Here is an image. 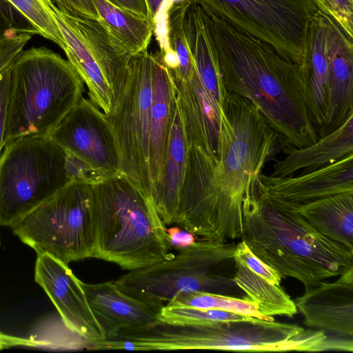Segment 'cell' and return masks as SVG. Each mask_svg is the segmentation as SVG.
<instances>
[{
  "label": "cell",
  "mask_w": 353,
  "mask_h": 353,
  "mask_svg": "<svg viewBox=\"0 0 353 353\" xmlns=\"http://www.w3.org/2000/svg\"><path fill=\"white\" fill-rule=\"evenodd\" d=\"M202 8L227 91L256 106L281 146L304 148L316 142L301 65L285 59L269 43Z\"/></svg>",
  "instance_id": "cell-1"
},
{
  "label": "cell",
  "mask_w": 353,
  "mask_h": 353,
  "mask_svg": "<svg viewBox=\"0 0 353 353\" xmlns=\"http://www.w3.org/2000/svg\"><path fill=\"white\" fill-rule=\"evenodd\" d=\"M241 239L281 279H297L305 291L353 268V249L323 236L292 203L259 187L243 201Z\"/></svg>",
  "instance_id": "cell-2"
},
{
  "label": "cell",
  "mask_w": 353,
  "mask_h": 353,
  "mask_svg": "<svg viewBox=\"0 0 353 353\" xmlns=\"http://www.w3.org/2000/svg\"><path fill=\"white\" fill-rule=\"evenodd\" d=\"M279 137L248 99L227 91L221 109L218 158L210 173L221 242L241 238L244 200L258 190L263 166Z\"/></svg>",
  "instance_id": "cell-3"
},
{
  "label": "cell",
  "mask_w": 353,
  "mask_h": 353,
  "mask_svg": "<svg viewBox=\"0 0 353 353\" xmlns=\"http://www.w3.org/2000/svg\"><path fill=\"white\" fill-rule=\"evenodd\" d=\"M94 258L132 271L172 256L165 224L152 200L122 174L92 185Z\"/></svg>",
  "instance_id": "cell-4"
},
{
  "label": "cell",
  "mask_w": 353,
  "mask_h": 353,
  "mask_svg": "<svg viewBox=\"0 0 353 353\" xmlns=\"http://www.w3.org/2000/svg\"><path fill=\"white\" fill-rule=\"evenodd\" d=\"M84 90L74 68L59 54L45 46L23 50L11 65L5 144L48 136Z\"/></svg>",
  "instance_id": "cell-5"
},
{
  "label": "cell",
  "mask_w": 353,
  "mask_h": 353,
  "mask_svg": "<svg viewBox=\"0 0 353 353\" xmlns=\"http://www.w3.org/2000/svg\"><path fill=\"white\" fill-rule=\"evenodd\" d=\"M128 350H225L249 352L323 351V331L250 317L205 324L158 322L122 335Z\"/></svg>",
  "instance_id": "cell-6"
},
{
  "label": "cell",
  "mask_w": 353,
  "mask_h": 353,
  "mask_svg": "<svg viewBox=\"0 0 353 353\" xmlns=\"http://www.w3.org/2000/svg\"><path fill=\"white\" fill-rule=\"evenodd\" d=\"M235 248L234 243L201 239L161 262L129 271L114 282L132 297L160 307L180 293L244 298L233 280Z\"/></svg>",
  "instance_id": "cell-7"
},
{
  "label": "cell",
  "mask_w": 353,
  "mask_h": 353,
  "mask_svg": "<svg viewBox=\"0 0 353 353\" xmlns=\"http://www.w3.org/2000/svg\"><path fill=\"white\" fill-rule=\"evenodd\" d=\"M92 185L69 181L12 226L13 232L37 255L47 254L68 265L94 258Z\"/></svg>",
  "instance_id": "cell-8"
},
{
  "label": "cell",
  "mask_w": 353,
  "mask_h": 353,
  "mask_svg": "<svg viewBox=\"0 0 353 353\" xmlns=\"http://www.w3.org/2000/svg\"><path fill=\"white\" fill-rule=\"evenodd\" d=\"M65 151L48 136L6 143L0 155V225L12 227L69 182Z\"/></svg>",
  "instance_id": "cell-9"
},
{
  "label": "cell",
  "mask_w": 353,
  "mask_h": 353,
  "mask_svg": "<svg viewBox=\"0 0 353 353\" xmlns=\"http://www.w3.org/2000/svg\"><path fill=\"white\" fill-rule=\"evenodd\" d=\"M152 101V55L145 50L132 56L126 83L113 110L106 116L118 147L119 173L152 201L150 161Z\"/></svg>",
  "instance_id": "cell-10"
},
{
  "label": "cell",
  "mask_w": 353,
  "mask_h": 353,
  "mask_svg": "<svg viewBox=\"0 0 353 353\" xmlns=\"http://www.w3.org/2000/svg\"><path fill=\"white\" fill-rule=\"evenodd\" d=\"M198 3L299 65L303 61L309 23L319 10L312 0H198Z\"/></svg>",
  "instance_id": "cell-11"
},
{
  "label": "cell",
  "mask_w": 353,
  "mask_h": 353,
  "mask_svg": "<svg viewBox=\"0 0 353 353\" xmlns=\"http://www.w3.org/2000/svg\"><path fill=\"white\" fill-rule=\"evenodd\" d=\"M48 137L105 176L119 173V154L106 114L82 98Z\"/></svg>",
  "instance_id": "cell-12"
},
{
  "label": "cell",
  "mask_w": 353,
  "mask_h": 353,
  "mask_svg": "<svg viewBox=\"0 0 353 353\" xmlns=\"http://www.w3.org/2000/svg\"><path fill=\"white\" fill-rule=\"evenodd\" d=\"M35 281L44 290L65 324L92 343L106 339L88 303L81 281L68 264L47 254H38Z\"/></svg>",
  "instance_id": "cell-13"
},
{
  "label": "cell",
  "mask_w": 353,
  "mask_h": 353,
  "mask_svg": "<svg viewBox=\"0 0 353 353\" xmlns=\"http://www.w3.org/2000/svg\"><path fill=\"white\" fill-rule=\"evenodd\" d=\"M293 301L305 325L352 337L353 268L334 282L321 281Z\"/></svg>",
  "instance_id": "cell-14"
},
{
  "label": "cell",
  "mask_w": 353,
  "mask_h": 353,
  "mask_svg": "<svg viewBox=\"0 0 353 353\" xmlns=\"http://www.w3.org/2000/svg\"><path fill=\"white\" fill-rule=\"evenodd\" d=\"M258 187L270 196L293 204L353 192V154L297 176L261 174Z\"/></svg>",
  "instance_id": "cell-15"
},
{
  "label": "cell",
  "mask_w": 353,
  "mask_h": 353,
  "mask_svg": "<svg viewBox=\"0 0 353 353\" xmlns=\"http://www.w3.org/2000/svg\"><path fill=\"white\" fill-rule=\"evenodd\" d=\"M234 258L233 280L261 314L273 318L297 314L294 301L280 285V275L256 256L243 240L236 244Z\"/></svg>",
  "instance_id": "cell-16"
},
{
  "label": "cell",
  "mask_w": 353,
  "mask_h": 353,
  "mask_svg": "<svg viewBox=\"0 0 353 353\" xmlns=\"http://www.w3.org/2000/svg\"><path fill=\"white\" fill-rule=\"evenodd\" d=\"M170 75L189 145L218 158L222 106L204 87L196 68L186 80Z\"/></svg>",
  "instance_id": "cell-17"
},
{
  "label": "cell",
  "mask_w": 353,
  "mask_h": 353,
  "mask_svg": "<svg viewBox=\"0 0 353 353\" xmlns=\"http://www.w3.org/2000/svg\"><path fill=\"white\" fill-rule=\"evenodd\" d=\"M81 284L106 339H112L122 331L146 327L159 322L161 307L132 297L114 281Z\"/></svg>",
  "instance_id": "cell-18"
},
{
  "label": "cell",
  "mask_w": 353,
  "mask_h": 353,
  "mask_svg": "<svg viewBox=\"0 0 353 353\" xmlns=\"http://www.w3.org/2000/svg\"><path fill=\"white\" fill-rule=\"evenodd\" d=\"M331 17L319 10L308 26L301 65L305 83L307 110L319 139L322 137L328 105L329 27Z\"/></svg>",
  "instance_id": "cell-19"
},
{
  "label": "cell",
  "mask_w": 353,
  "mask_h": 353,
  "mask_svg": "<svg viewBox=\"0 0 353 353\" xmlns=\"http://www.w3.org/2000/svg\"><path fill=\"white\" fill-rule=\"evenodd\" d=\"M353 114V38L331 17L329 27L328 105L324 137Z\"/></svg>",
  "instance_id": "cell-20"
},
{
  "label": "cell",
  "mask_w": 353,
  "mask_h": 353,
  "mask_svg": "<svg viewBox=\"0 0 353 353\" xmlns=\"http://www.w3.org/2000/svg\"><path fill=\"white\" fill-rule=\"evenodd\" d=\"M188 150L183 117L176 97L164 164L152 194L153 203L164 224L172 223L178 210Z\"/></svg>",
  "instance_id": "cell-21"
},
{
  "label": "cell",
  "mask_w": 353,
  "mask_h": 353,
  "mask_svg": "<svg viewBox=\"0 0 353 353\" xmlns=\"http://www.w3.org/2000/svg\"><path fill=\"white\" fill-rule=\"evenodd\" d=\"M58 26L65 43L63 50L68 61L88 88L90 100L105 114L112 112L116 100L103 73L80 37L67 14V9L58 7L52 0H43Z\"/></svg>",
  "instance_id": "cell-22"
},
{
  "label": "cell",
  "mask_w": 353,
  "mask_h": 353,
  "mask_svg": "<svg viewBox=\"0 0 353 353\" xmlns=\"http://www.w3.org/2000/svg\"><path fill=\"white\" fill-rule=\"evenodd\" d=\"M67 14L103 73L115 100L126 83L132 54L100 19Z\"/></svg>",
  "instance_id": "cell-23"
},
{
  "label": "cell",
  "mask_w": 353,
  "mask_h": 353,
  "mask_svg": "<svg viewBox=\"0 0 353 353\" xmlns=\"http://www.w3.org/2000/svg\"><path fill=\"white\" fill-rule=\"evenodd\" d=\"M286 154L273 165L272 176H290L303 169L306 174L353 154V114L337 129L304 148L282 147Z\"/></svg>",
  "instance_id": "cell-24"
},
{
  "label": "cell",
  "mask_w": 353,
  "mask_h": 353,
  "mask_svg": "<svg viewBox=\"0 0 353 353\" xmlns=\"http://www.w3.org/2000/svg\"><path fill=\"white\" fill-rule=\"evenodd\" d=\"M152 101L150 126V173L153 188L164 164L176 93L169 70L160 52L151 53ZM153 194V193H152Z\"/></svg>",
  "instance_id": "cell-25"
},
{
  "label": "cell",
  "mask_w": 353,
  "mask_h": 353,
  "mask_svg": "<svg viewBox=\"0 0 353 353\" xmlns=\"http://www.w3.org/2000/svg\"><path fill=\"white\" fill-rule=\"evenodd\" d=\"M292 204L321 234L353 249V192Z\"/></svg>",
  "instance_id": "cell-26"
},
{
  "label": "cell",
  "mask_w": 353,
  "mask_h": 353,
  "mask_svg": "<svg viewBox=\"0 0 353 353\" xmlns=\"http://www.w3.org/2000/svg\"><path fill=\"white\" fill-rule=\"evenodd\" d=\"M100 19L132 56L148 50L154 34L150 20L121 10L106 0H92Z\"/></svg>",
  "instance_id": "cell-27"
},
{
  "label": "cell",
  "mask_w": 353,
  "mask_h": 353,
  "mask_svg": "<svg viewBox=\"0 0 353 353\" xmlns=\"http://www.w3.org/2000/svg\"><path fill=\"white\" fill-rule=\"evenodd\" d=\"M193 4L185 1L173 6L167 13L166 43L167 47L162 54L173 53L179 63L176 70L170 71L172 76L186 80L191 77L195 69L194 63L189 50L185 32V17L188 8Z\"/></svg>",
  "instance_id": "cell-28"
},
{
  "label": "cell",
  "mask_w": 353,
  "mask_h": 353,
  "mask_svg": "<svg viewBox=\"0 0 353 353\" xmlns=\"http://www.w3.org/2000/svg\"><path fill=\"white\" fill-rule=\"evenodd\" d=\"M200 309L219 310L266 321H274L258 310L257 305L246 298L204 292L180 293L170 302Z\"/></svg>",
  "instance_id": "cell-29"
},
{
  "label": "cell",
  "mask_w": 353,
  "mask_h": 353,
  "mask_svg": "<svg viewBox=\"0 0 353 353\" xmlns=\"http://www.w3.org/2000/svg\"><path fill=\"white\" fill-rule=\"evenodd\" d=\"M30 339L37 343L38 347L56 350H92L93 345L68 327L61 316L43 322Z\"/></svg>",
  "instance_id": "cell-30"
},
{
  "label": "cell",
  "mask_w": 353,
  "mask_h": 353,
  "mask_svg": "<svg viewBox=\"0 0 353 353\" xmlns=\"http://www.w3.org/2000/svg\"><path fill=\"white\" fill-rule=\"evenodd\" d=\"M250 317L228 311L200 309L169 303L161 307L158 319L159 322L171 324L197 325Z\"/></svg>",
  "instance_id": "cell-31"
},
{
  "label": "cell",
  "mask_w": 353,
  "mask_h": 353,
  "mask_svg": "<svg viewBox=\"0 0 353 353\" xmlns=\"http://www.w3.org/2000/svg\"><path fill=\"white\" fill-rule=\"evenodd\" d=\"M8 1L28 19L39 35L54 42L63 50L65 49L63 36L43 0Z\"/></svg>",
  "instance_id": "cell-32"
},
{
  "label": "cell",
  "mask_w": 353,
  "mask_h": 353,
  "mask_svg": "<svg viewBox=\"0 0 353 353\" xmlns=\"http://www.w3.org/2000/svg\"><path fill=\"white\" fill-rule=\"evenodd\" d=\"M39 34L28 19L8 0H0V40L19 34Z\"/></svg>",
  "instance_id": "cell-33"
},
{
  "label": "cell",
  "mask_w": 353,
  "mask_h": 353,
  "mask_svg": "<svg viewBox=\"0 0 353 353\" xmlns=\"http://www.w3.org/2000/svg\"><path fill=\"white\" fill-rule=\"evenodd\" d=\"M318 8L332 17L353 38V0H312Z\"/></svg>",
  "instance_id": "cell-34"
},
{
  "label": "cell",
  "mask_w": 353,
  "mask_h": 353,
  "mask_svg": "<svg viewBox=\"0 0 353 353\" xmlns=\"http://www.w3.org/2000/svg\"><path fill=\"white\" fill-rule=\"evenodd\" d=\"M65 151V168L69 181L74 180L93 184L108 177L81 158Z\"/></svg>",
  "instance_id": "cell-35"
},
{
  "label": "cell",
  "mask_w": 353,
  "mask_h": 353,
  "mask_svg": "<svg viewBox=\"0 0 353 353\" xmlns=\"http://www.w3.org/2000/svg\"><path fill=\"white\" fill-rule=\"evenodd\" d=\"M185 1L198 3V0H145L149 19L152 22L157 39H160L165 35L168 11L173 6Z\"/></svg>",
  "instance_id": "cell-36"
},
{
  "label": "cell",
  "mask_w": 353,
  "mask_h": 353,
  "mask_svg": "<svg viewBox=\"0 0 353 353\" xmlns=\"http://www.w3.org/2000/svg\"><path fill=\"white\" fill-rule=\"evenodd\" d=\"M32 36L23 33L0 41V72L18 57Z\"/></svg>",
  "instance_id": "cell-37"
},
{
  "label": "cell",
  "mask_w": 353,
  "mask_h": 353,
  "mask_svg": "<svg viewBox=\"0 0 353 353\" xmlns=\"http://www.w3.org/2000/svg\"><path fill=\"white\" fill-rule=\"evenodd\" d=\"M12 63L0 72V155L5 145L4 139Z\"/></svg>",
  "instance_id": "cell-38"
},
{
  "label": "cell",
  "mask_w": 353,
  "mask_h": 353,
  "mask_svg": "<svg viewBox=\"0 0 353 353\" xmlns=\"http://www.w3.org/2000/svg\"><path fill=\"white\" fill-rule=\"evenodd\" d=\"M57 6H64L74 15L100 19L92 0H55Z\"/></svg>",
  "instance_id": "cell-39"
},
{
  "label": "cell",
  "mask_w": 353,
  "mask_h": 353,
  "mask_svg": "<svg viewBox=\"0 0 353 353\" xmlns=\"http://www.w3.org/2000/svg\"><path fill=\"white\" fill-rule=\"evenodd\" d=\"M166 233L170 248L180 250L195 242V236L182 228H170L166 230Z\"/></svg>",
  "instance_id": "cell-40"
},
{
  "label": "cell",
  "mask_w": 353,
  "mask_h": 353,
  "mask_svg": "<svg viewBox=\"0 0 353 353\" xmlns=\"http://www.w3.org/2000/svg\"><path fill=\"white\" fill-rule=\"evenodd\" d=\"M113 6L141 17L149 19L145 0H106Z\"/></svg>",
  "instance_id": "cell-41"
},
{
  "label": "cell",
  "mask_w": 353,
  "mask_h": 353,
  "mask_svg": "<svg viewBox=\"0 0 353 353\" xmlns=\"http://www.w3.org/2000/svg\"><path fill=\"white\" fill-rule=\"evenodd\" d=\"M14 346L38 347V344L31 339L9 336L0 332V350Z\"/></svg>",
  "instance_id": "cell-42"
},
{
  "label": "cell",
  "mask_w": 353,
  "mask_h": 353,
  "mask_svg": "<svg viewBox=\"0 0 353 353\" xmlns=\"http://www.w3.org/2000/svg\"><path fill=\"white\" fill-rule=\"evenodd\" d=\"M0 245H1V241H0Z\"/></svg>",
  "instance_id": "cell-43"
},
{
  "label": "cell",
  "mask_w": 353,
  "mask_h": 353,
  "mask_svg": "<svg viewBox=\"0 0 353 353\" xmlns=\"http://www.w3.org/2000/svg\"><path fill=\"white\" fill-rule=\"evenodd\" d=\"M2 40V39H1ZM1 41V40H0Z\"/></svg>",
  "instance_id": "cell-44"
}]
</instances>
